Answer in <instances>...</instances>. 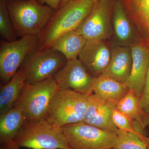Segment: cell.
<instances>
[{
	"label": "cell",
	"mask_w": 149,
	"mask_h": 149,
	"mask_svg": "<svg viewBox=\"0 0 149 149\" xmlns=\"http://www.w3.org/2000/svg\"><path fill=\"white\" fill-rule=\"evenodd\" d=\"M26 81L25 74L21 68L8 83L0 85V114L8 111L18 100Z\"/></svg>",
	"instance_id": "18"
},
{
	"label": "cell",
	"mask_w": 149,
	"mask_h": 149,
	"mask_svg": "<svg viewBox=\"0 0 149 149\" xmlns=\"http://www.w3.org/2000/svg\"><path fill=\"white\" fill-rule=\"evenodd\" d=\"M67 61L62 54L52 48L38 47L27 55L20 68L25 74V82L32 84L54 77Z\"/></svg>",
	"instance_id": "6"
},
{
	"label": "cell",
	"mask_w": 149,
	"mask_h": 149,
	"mask_svg": "<svg viewBox=\"0 0 149 149\" xmlns=\"http://www.w3.org/2000/svg\"><path fill=\"white\" fill-rule=\"evenodd\" d=\"M93 90L95 94L100 98L116 106L129 89L125 83L102 74L93 78Z\"/></svg>",
	"instance_id": "17"
},
{
	"label": "cell",
	"mask_w": 149,
	"mask_h": 149,
	"mask_svg": "<svg viewBox=\"0 0 149 149\" xmlns=\"http://www.w3.org/2000/svg\"><path fill=\"white\" fill-rule=\"evenodd\" d=\"M140 104L141 108L146 113H149V64L145 87H144L143 93L142 95V97L140 100Z\"/></svg>",
	"instance_id": "25"
},
{
	"label": "cell",
	"mask_w": 149,
	"mask_h": 149,
	"mask_svg": "<svg viewBox=\"0 0 149 149\" xmlns=\"http://www.w3.org/2000/svg\"><path fill=\"white\" fill-rule=\"evenodd\" d=\"M87 105L88 96L72 90L58 89L51 100L45 119L61 127L81 122Z\"/></svg>",
	"instance_id": "4"
},
{
	"label": "cell",
	"mask_w": 149,
	"mask_h": 149,
	"mask_svg": "<svg viewBox=\"0 0 149 149\" xmlns=\"http://www.w3.org/2000/svg\"><path fill=\"white\" fill-rule=\"evenodd\" d=\"M0 149H22L13 141H9L1 145Z\"/></svg>",
	"instance_id": "27"
},
{
	"label": "cell",
	"mask_w": 149,
	"mask_h": 149,
	"mask_svg": "<svg viewBox=\"0 0 149 149\" xmlns=\"http://www.w3.org/2000/svg\"><path fill=\"white\" fill-rule=\"evenodd\" d=\"M132 63V50L130 47L112 46L110 61L102 74L125 84L131 72Z\"/></svg>",
	"instance_id": "16"
},
{
	"label": "cell",
	"mask_w": 149,
	"mask_h": 149,
	"mask_svg": "<svg viewBox=\"0 0 149 149\" xmlns=\"http://www.w3.org/2000/svg\"><path fill=\"white\" fill-rule=\"evenodd\" d=\"M72 1H74V0H61V1L59 7L64 5L65 4L67 3Z\"/></svg>",
	"instance_id": "28"
},
{
	"label": "cell",
	"mask_w": 149,
	"mask_h": 149,
	"mask_svg": "<svg viewBox=\"0 0 149 149\" xmlns=\"http://www.w3.org/2000/svg\"><path fill=\"white\" fill-rule=\"evenodd\" d=\"M115 106L96 95L88 96L87 110L83 121L87 124L101 129L117 133L118 129L113 123V111Z\"/></svg>",
	"instance_id": "13"
},
{
	"label": "cell",
	"mask_w": 149,
	"mask_h": 149,
	"mask_svg": "<svg viewBox=\"0 0 149 149\" xmlns=\"http://www.w3.org/2000/svg\"><path fill=\"white\" fill-rule=\"evenodd\" d=\"M93 0H74L59 8L38 35V48H49L54 41L76 30L92 10Z\"/></svg>",
	"instance_id": "1"
},
{
	"label": "cell",
	"mask_w": 149,
	"mask_h": 149,
	"mask_svg": "<svg viewBox=\"0 0 149 149\" xmlns=\"http://www.w3.org/2000/svg\"></svg>",
	"instance_id": "32"
},
{
	"label": "cell",
	"mask_w": 149,
	"mask_h": 149,
	"mask_svg": "<svg viewBox=\"0 0 149 149\" xmlns=\"http://www.w3.org/2000/svg\"><path fill=\"white\" fill-rule=\"evenodd\" d=\"M0 34L7 42H13L17 40L6 0H0Z\"/></svg>",
	"instance_id": "23"
},
{
	"label": "cell",
	"mask_w": 149,
	"mask_h": 149,
	"mask_svg": "<svg viewBox=\"0 0 149 149\" xmlns=\"http://www.w3.org/2000/svg\"><path fill=\"white\" fill-rule=\"evenodd\" d=\"M138 39L149 47V0H121Z\"/></svg>",
	"instance_id": "14"
},
{
	"label": "cell",
	"mask_w": 149,
	"mask_h": 149,
	"mask_svg": "<svg viewBox=\"0 0 149 149\" xmlns=\"http://www.w3.org/2000/svg\"><path fill=\"white\" fill-rule=\"evenodd\" d=\"M58 89L54 77L32 84L25 82L14 107L21 110L26 120L45 119L51 100Z\"/></svg>",
	"instance_id": "5"
},
{
	"label": "cell",
	"mask_w": 149,
	"mask_h": 149,
	"mask_svg": "<svg viewBox=\"0 0 149 149\" xmlns=\"http://www.w3.org/2000/svg\"><path fill=\"white\" fill-rule=\"evenodd\" d=\"M13 141L29 149H73L62 127L45 119L25 120Z\"/></svg>",
	"instance_id": "2"
},
{
	"label": "cell",
	"mask_w": 149,
	"mask_h": 149,
	"mask_svg": "<svg viewBox=\"0 0 149 149\" xmlns=\"http://www.w3.org/2000/svg\"><path fill=\"white\" fill-rule=\"evenodd\" d=\"M87 41L85 37L74 30L59 37L50 48L61 53L69 60L77 58Z\"/></svg>",
	"instance_id": "20"
},
{
	"label": "cell",
	"mask_w": 149,
	"mask_h": 149,
	"mask_svg": "<svg viewBox=\"0 0 149 149\" xmlns=\"http://www.w3.org/2000/svg\"><path fill=\"white\" fill-rule=\"evenodd\" d=\"M95 2L98 1H104V0H93Z\"/></svg>",
	"instance_id": "29"
},
{
	"label": "cell",
	"mask_w": 149,
	"mask_h": 149,
	"mask_svg": "<svg viewBox=\"0 0 149 149\" xmlns=\"http://www.w3.org/2000/svg\"></svg>",
	"instance_id": "33"
},
{
	"label": "cell",
	"mask_w": 149,
	"mask_h": 149,
	"mask_svg": "<svg viewBox=\"0 0 149 149\" xmlns=\"http://www.w3.org/2000/svg\"><path fill=\"white\" fill-rule=\"evenodd\" d=\"M62 128L73 149H113L117 142L115 132L97 128L83 121Z\"/></svg>",
	"instance_id": "7"
},
{
	"label": "cell",
	"mask_w": 149,
	"mask_h": 149,
	"mask_svg": "<svg viewBox=\"0 0 149 149\" xmlns=\"http://www.w3.org/2000/svg\"><path fill=\"white\" fill-rule=\"evenodd\" d=\"M112 118L113 123L118 129L135 134L148 146L149 138L146 136L144 128L139 123L131 120L116 109L113 111Z\"/></svg>",
	"instance_id": "22"
},
{
	"label": "cell",
	"mask_w": 149,
	"mask_h": 149,
	"mask_svg": "<svg viewBox=\"0 0 149 149\" xmlns=\"http://www.w3.org/2000/svg\"><path fill=\"white\" fill-rule=\"evenodd\" d=\"M61 0H37L41 4L47 5L54 10H57L59 7Z\"/></svg>",
	"instance_id": "26"
},
{
	"label": "cell",
	"mask_w": 149,
	"mask_h": 149,
	"mask_svg": "<svg viewBox=\"0 0 149 149\" xmlns=\"http://www.w3.org/2000/svg\"><path fill=\"white\" fill-rule=\"evenodd\" d=\"M113 0L95 2L91 13L77 29L87 40H104L113 35Z\"/></svg>",
	"instance_id": "9"
},
{
	"label": "cell",
	"mask_w": 149,
	"mask_h": 149,
	"mask_svg": "<svg viewBox=\"0 0 149 149\" xmlns=\"http://www.w3.org/2000/svg\"><path fill=\"white\" fill-rule=\"evenodd\" d=\"M147 149H149V145H148V147H147Z\"/></svg>",
	"instance_id": "31"
},
{
	"label": "cell",
	"mask_w": 149,
	"mask_h": 149,
	"mask_svg": "<svg viewBox=\"0 0 149 149\" xmlns=\"http://www.w3.org/2000/svg\"><path fill=\"white\" fill-rule=\"evenodd\" d=\"M116 109L131 120L138 122L144 129L149 122V114L142 109L140 100L133 90H129L120 100L116 105Z\"/></svg>",
	"instance_id": "21"
},
{
	"label": "cell",
	"mask_w": 149,
	"mask_h": 149,
	"mask_svg": "<svg viewBox=\"0 0 149 149\" xmlns=\"http://www.w3.org/2000/svg\"><path fill=\"white\" fill-rule=\"evenodd\" d=\"M26 120L23 113L16 107L0 115V143L13 141Z\"/></svg>",
	"instance_id": "19"
},
{
	"label": "cell",
	"mask_w": 149,
	"mask_h": 149,
	"mask_svg": "<svg viewBox=\"0 0 149 149\" xmlns=\"http://www.w3.org/2000/svg\"><path fill=\"white\" fill-rule=\"evenodd\" d=\"M132 50V69L125 84L133 90L141 100L143 93L149 64V47L138 41L130 46Z\"/></svg>",
	"instance_id": "12"
},
{
	"label": "cell",
	"mask_w": 149,
	"mask_h": 149,
	"mask_svg": "<svg viewBox=\"0 0 149 149\" xmlns=\"http://www.w3.org/2000/svg\"><path fill=\"white\" fill-rule=\"evenodd\" d=\"M7 1H17V0H6Z\"/></svg>",
	"instance_id": "30"
},
{
	"label": "cell",
	"mask_w": 149,
	"mask_h": 149,
	"mask_svg": "<svg viewBox=\"0 0 149 149\" xmlns=\"http://www.w3.org/2000/svg\"><path fill=\"white\" fill-rule=\"evenodd\" d=\"M54 77L59 89L72 90L86 96L93 94V77L77 58L68 60Z\"/></svg>",
	"instance_id": "10"
},
{
	"label": "cell",
	"mask_w": 149,
	"mask_h": 149,
	"mask_svg": "<svg viewBox=\"0 0 149 149\" xmlns=\"http://www.w3.org/2000/svg\"><path fill=\"white\" fill-rule=\"evenodd\" d=\"M117 142L114 149H147L146 145L138 136L118 129Z\"/></svg>",
	"instance_id": "24"
},
{
	"label": "cell",
	"mask_w": 149,
	"mask_h": 149,
	"mask_svg": "<svg viewBox=\"0 0 149 149\" xmlns=\"http://www.w3.org/2000/svg\"><path fill=\"white\" fill-rule=\"evenodd\" d=\"M7 7L15 34L21 37L38 36L54 12L50 7L37 0L9 1Z\"/></svg>",
	"instance_id": "3"
},
{
	"label": "cell",
	"mask_w": 149,
	"mask_h": 149,
	"mask_svg": "<svg viewBox=\"0 0 149 149\" xmlns=\"http://www.w3.org/2000/svg\"><path fill=\"white\" fill-rule=\"evenodd\" d=\"M112 21L113 37L111 47H130L140 41L125 13L121 0H113Z\"/></svg>",
	"instance_id": "15"
},
{
	"label": "cell",
	"mask_w": 149,
	"mask_h": 149,
	"mask_svg": "<svg viewBox=\"0 0 149 149\" xmlns=\"http://www.w3.org/2000/svg\"><path fill=\"white\" fill-rule=\"evenodd\" d=\"M111 55V45L106 41L90 40H87L78 57L94 78L103 74Z\"/></svg>",
	"instance_id": "11"
},
{
	"label": "cell",
	"mask_w": 149,
	"mask_h": 149,
	"mask_svg": "<svg viewBox=\"0 0 149 149\" xmlns=\"http://www.w3.org/2000/svg\"><path fill=\"white\" fill-rule=\"evenodd\" d=\"M38 47L37 35H26L13 42H1V85L8 83L20 68L27 55Z\"/></svg>",
	"instance_id": "8"
}]
</instances>
